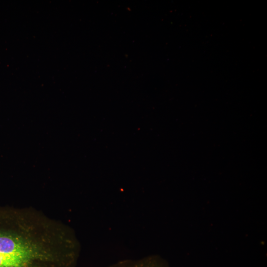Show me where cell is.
<instances>
[{"label": "cell", "mask_w": 267, "mask_h": 267, "mask_svg": "<svg viewBox=\"0 0 267 267\" xmlns=\"http://www.w3.org/2000/svg\"><path fill=\"white\" fill-rule=\"evenodd\" d=\"M45 225L30 208L0 206V267H53Z\"/></svg>", "instance_id": "6da1fadb"}, {"label": "cell", "mask_w": 267, "mask_h": 267, "mask_svg": "<svg viewBox=\"0 0 267 267\" xmlns=\"http://www.w3.org/2000/svg\"><path fill=\"white\" fill-rule=\"evenodd\" d=\"M109 267H167L157 256H148L138 259H128L118 261Z\"/></svg>", "instance_id": "7a4b0ae2"}]
</instances>
